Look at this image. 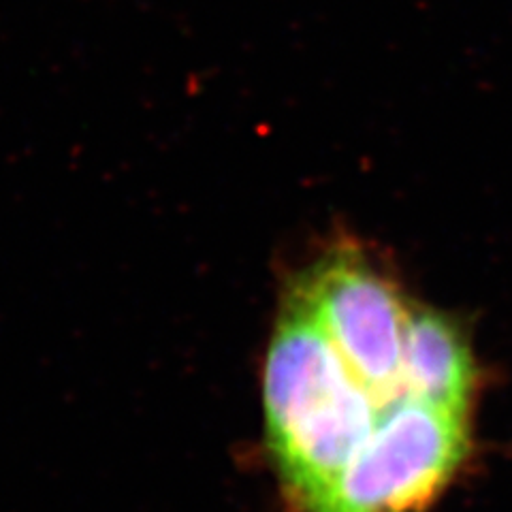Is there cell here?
<instances>
[{
  "label": "cell",
  "instance_id": "cell-1",
  "mask_svg": "<svg viewBox=\"0 0 512 512\" xmlns=\"http://www.w3.org/2000/svg\"><path fill=\"white\" fill-rule=\"evenodd\" d=\"M263 408L276 468L303 508L344 470L384 412L312 314L288 295L265 357Z\"/></svg>",
  "mask_w": 512,
  "mask_h": 512
},
{
  "label": "cell",
  "instance_id": "cell-4",
  "mask_svg": "<svg viewBox=\"0 0 512 512\" xmlns=\"http://www.w3.org/2000/svg\"><path fill=\"white\" fill-rule=\"evenodd\" d=\"M474 387V355L457 320L427 306L410 308L402 357L404 397L466 416Z\"/></svg>",
  "mask_w": 512,
  "mask_h": 512
},
{
  "label": "cell",
  "instance_id": "cell-3",
  "mask_svg": "<svg viewBox=\"0 0 512 512\" xmlns=\"http://www.w3.org/2000/svg\"><path fill=\"white\" fill-rule=\"evenodd\" d=\"M468 448L463 416L402 397L308 512H421Z\"/></svg>",
  "mask_w": 512,
  "mask_h": 512
},
{
  "label": "cell",
  "instance_id": "cell-2",
  "mask_svg": "<svg viewBox=\"0 0 512 512\" xmlns=\"http://www.w3.org/2000/svg\"><path fill=\"white\" fill-rule=\"evenodd\" d=\"M286 295L312 314L380 408L404 397L402 357L410 303L374 256L352 242L335 244L291 280Z\"/></svg>",
  "mask_w": 512,
  "mask_h": 512
}]
</instances>
